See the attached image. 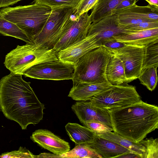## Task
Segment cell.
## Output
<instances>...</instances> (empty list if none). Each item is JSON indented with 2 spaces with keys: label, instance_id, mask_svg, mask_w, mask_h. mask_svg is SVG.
<instances>
[{
  "label": "cell",
  "instance_id": "14",
  "mask_svg": "<svg viewBox=\"0 0 158 158\" xmlns=\"http://www.w3.org/2000/svg\"><path fill=\"white\" fill-rule=\"evenodd\" d=\"M33 142L53 154L60 155L70 150L69 143L46 129L35 131L30 136Z\"/></svg>",
  "mask_w": 158,
  "mask_h": 158
},
{
  "label": "cell",
  "instance_id": "20",
  "mask_svg": "<svg viewBox=\"0 0 158 158\" xmlns=\"http://www.w3.org/2000/svg\"><path fill=\"white\" fill-rule=\"evenodd\" d=\"M114 142L144 158L146 152L145 147L140 142L135 143L128 140L115 132L108 131L98 135Z\"/></svg>",
  "mask_w": 158,
  "mask_h": 158
},
{
  "label": "cell",
  "instance_id": "36",
  "mask_svg": "<svg viewBox=\"0 0 158 158\" xmlns=\"http://www.w3.org/2000/svg\"><path fill=\"white\" fill-rule=\"evenodd\" d=\"M118 158H140V157L137 154L133 152H131L129 153L123 154Z\"/></svg>",
  "mask_w": 158,
  "mask_h": 158
},
{
  "label": "cell",
  "instance_id": "34",
  "mask_svg": "<svg viewBox=\"0 0 158 158\" xmlns=\"http://www.w3.org/2000/svg\"><path fill=\"white\" fill-rule=\"evenodd\" d=\"M139 0H123L111 11L113 14L117 11L130 5L136 4Z\"/></svg>",
  "mask_w": 158,
  "mask_h": 158
},
{
  "label": "cell",
  "instance_id": "13",
  "mask_svg": "<svg viewBox=\"0 0 158 158\" xmlns=\"http://www.w3.org/2000/svg\"><path fill=\"white\" fill-rule=\"evenodd\" d=\"M71 108L83 124L87 122L96 121L112 127L110 117L106 109L97 107L89 102L85 101L76 102L72 106Z\"/></svg>",
  "mask_w": 158,
  "mask_h": 158
},
{
  "label": "cell",
  "instance_id": "15",
  "mask_svg": "<svg viewBox=\"0 0 158 158\" xmlns=\"http://www.w3.org/2000/svg\"><path fill=\"white\" fill-rule=\"evenodd\" d=\"M73 83L68 96L77 101L89 100L91 97L109 89L112 85L109 82L98 83Z\"/></svg>",
  "mask_w": 158,
  "mask_h": 158
},
{
  "label": "cell",
  "instance_id": "24",
  "mask_svg": "<svg viewBox=\"0 0 158 158\" xmlns=\"http://www.w3.org/2000/svg\"><path fill=\"white\" fill-rule=\"evenodd\" d=\"M75 147L59 155L61 158H102V156L90 147L86 143L75 145Z\"/></svg>",
  "mask_w": 158,
  "mask_h": 158
},
{
  "label": "cell",
  "instance_id": "26",
  "mask_svg": "<svg viewBox=\"0 0 158 158\" xmlns=\"http://www.w3.org/2000/svg\"><path fill=\"white\" fill-rule=\"evenodd\" d=\"M157 68L151 67L143 69L138 77L141 84L151 91L154 90L157 85Z\"/></svg>",
  "mask_w": 158,
  "mask_h": 158
},
{
  "label": "cell",
  "instance_id": "16",
  "mask_svg": "<svg viewBox=\"0 0 158 158\" xmlns=\"http://www.w3.org/2000/svg\"><path fill=\"white\" fill-rule=\"evenodd\" d=\"M86 143L100 155L102 158H118L123 154L132 152L114 142L100 137L96 134L91 142Z\"/></svg>",
  "mask_w": 158,
  "mask_h": 158
},
{
  "label": "cell",
  "instance_id": "39",
  "mask_svg": "<svg viewBox=\"0 0 158 158\" xmlns=\"http://www.w3.org/2000/svg\"><path fill=\"white\" fill-rule=\"evenodd\" d=\"M87 0H81L80 2H85V1H87Z\"/></svg>",
  "mask_w": 158,
  "mask_h": 158
},
{
  "label": "cell",
  "instance_id": "28",
  "mask_svg": "<svg viewBox=\"0 0 158 158\" xmlns=\"http://www.w3.org/2000/svg\"><path fill=\"white\" fill-rule=\"evenodd\" d=\"M80 1L81 0H34V2L35 3L47 6L51 8L71 7L75 9Z\"/></svg>",
  "mask_w": 158,
  "mask_h": 158
},
{
  "label": "cell",
  "instance_id": "3",
  "mask_svg": "<svg viewBox=\"0 0 158 158\" xmlns=\"http://www.w3.org/2000/svg\"><path fill=\"white\" fill-rule=\"evenodd\" d=\"M52 8L35 3L0 9V16L16 24L26 33L33 43L40 33L49 16Z\"/></svg>",
  "mask_w": 158,
  "mask_h": 158
},
{
  "label": "cell",
  "instance_id": "6",
  "mask_svg": "<svg viewBox=\"0 0 158 158\" xmlns=\"http://www.w3.org/2000/svg\"><path fill=\"white\" fill-rule=\"evenodd\" d=\"M141 97L135 87L127 84L112 85L89 99L93 105L108 110L123 107L139 102Z\"/></svg>",
  "mask_w": 158,
  "mask_h": 158
},
{
  "label": "cell",
  "instance_id": "32",
  "mask_svg": "<svg viewBox=\"0 0 158 158\" xmlns=\"http://www.w3.org/2000/svg\"><path fill=\"white\" fill-rule=\"evenodd\" d=\"M158 28V21H145L124 27L127 31H134Z\"/></svg>",
  "mask_w": 158,
  "mask_h": 158
},
{
  "label": "cell",
  "instance_id": "2",
  "mask_svg": "<svg viewBox=\"0 0 158 158\" xmlns=\"http://www.w3.org/2000/svg\"><path fill=\"white\" fill-rule=\"evenodd\" d=\"M113 131L139 143L158 128V107L139 102L127 106L107 110Z\"/></svg>",
  "mask_w": 158,
  "mask_h": 158
},
{
  "label": "cell",
  "instance_id": "4",
  "mask_svg": "<svg viewBox=\"0 0 158 158\" xmlns=\"http://www.w3.org/2000/svg\"><path fill=\"white\" fill-rule=\"evenodd\" d=\"M112 54L103 46L86 53L75 64L73 82L98 83L108 82L106 71Z\"/></svg>",
  "mask_w": 158,
  "mask_h": 158
},
{
  "label": "cell",
  "instance_id": "30",
  "mask_svg": "<svg viewBox=\"0 0 158 158\" xmlns=\"http://www.w3.org/2000/svg\"><path fill=\"white\" fill-rule=\"evenodd\" d=\"M36 158V156L25 148L20 147L18 151L2 153L0 155V158Z\"/></svg>",
  "mask_w": 158,
  "mask_h": 158
},
{
  "label": "cell",
  "instance_id": "31",
  "mask_svg": "<svg viewBox=\"0 0 158 158\" xmlns=\"http://www.w3.org/2000/svg\"><path fill=\"white\" fill-rule=\"evenodd\" d=\"M83 124L92 130L98 135L107 132L113 131L112 127L104 123L99 122L89 121L86 122Z\"/></svg>",
  "mask_w": 158,
  "mask_h": 158
},
{
  "label": "cell",
  "instance_id": "11",
  "mask_svg": "<svg viewBox=\"0 0 158 158\" xmlns=\"http://www.w3.org/2000/svg\"><path fill=\"white\" fill-rule=\"evenodd\" d=\"M125 31L119 25L116 15L112 14L97 22L92 23L87 35L95 34L97 44L100 47L109 41L115 40V37Z\"/></svg>",
  "mask_w": 158,
  "mask_h": 158
},
{
  "label": "cell",
  "instance_id": "1",
  "mask_svg": "<svg viewBox=\"0 0 158 158\" xmlns=\"http://www.w3.org/2000/svg\"><path fill=\"white\" fill-rule=\"evenodd\" d=\"M22 75L10 73L0 80V110L7 119L16 122L23 130L42 119L44 104L39 100Z\"/></svg>",
  "mask_w": 158,
  "mask_h": 158
},
{
  "label": "cell",
  "instance_id": "17",
  "mask_svg": "<svg viewBox=\"0 0 158 158\" xmlns=\"http://www.w3.org/2000/svg\"><path fill=\"white\" fill-rule=\"evenodd\" d=\"M114 39L126 44L145 47L158 39V28L134 31L126 30L123 33L115 37Z\"/></svg>",
  "mask_w": 158,
  "mask_h": 158
},
{
  "label": "cell",
  "instance_id": "25",
  "mask_svg": "<svg viewBox=\"0 0 158 158\" xmlns=\"http://www.w3.org/2000/svg\"><path fill=\"white\" fill-rule=\"evenodd\" d=\"M158 66V39L145 47L143 69Z\"/></svg>",
  "mask_w": 158,
  "mask_h": 158
},
{
  "label": "cell",
  "instance_id": "35",
  "mask_svg": "<svg viewBox=\"0 0 158 158\" xmlns=\"http://www.w3.org/2000/svg\"><path fill=\"white\" fill-rule=\"evenodd\" d=\"M22 0H0V8L13 5Z\"/></svg>",
  "mask_w": 158,
  "mask_h": 158
},
{
  "label": "cell",
  "instance_id": "29",
  "mask_svg": "<svg viewBox=\"0 0 158 158\" xmlns=\"http://www.w3.org/2000/svg\"><path fill=\"white\" fill-rule=\"evenodd\" d=\"M146 149L144 158H158V138H146L140 142Z\"/></svg>",
  "mask_w": 158,
  "mask_h": 158
},
{
  "label": "cell",
  "instance_id": "9",
  "mask_svg": "<svg viewBox=\"0 0 158 158\" xmlns=\"http://www.w3.org/2000/svg\"><path fill=\"white\" fill-rule=\"evenodd\" d=\"M72 15L66 23L59 39L52 49L56 53L81 40L87 35L92 23L88 12L78 16L73 15V18Z\"/></svg>",
  "mask_w": 158,
  "mask_h": 158
},
{
  "label": "cell",
  "instance_id": "23",
  "mask_svg": "<svg viewBox=\"0 0 158 158\" xmlns=\"http://www.w3.org/2000/svg\"><path fill=\"white\" fill-rule=\"evenodd\" d=\"M0 34L20 39L27 43H32L26 33L16 24L0 16Z\"/></svg>",
  "mask_w": 158,
  "mask_h": 158
},
{
  "label": "cell",
  "instance_id": "33",
  "mask_svg": "<svg viewBox=\"0 0 158 158\" xmlns=\"http://www.w3.org/2000/svg\"><path fill=\"white\" fill-rule=\"evenodd\" d=\"M126 45V44L118 42L115 39L107 42L102 46L113 54L114 52L123 47Z\"/></svg>",
  "mask_w": 158,
  "mask_h": 158
},
{
  "label": "cell",
  "instance_id": "21",
  "mask_svg": "<svg viewBox=\"0 0 158 158\" xmlns=\"http://www.w3.org/2000/svg\"><path fill=\"white\" fill-rule=\"evenodd\" d=\"M123 0H98L90 15L92 23L112 15V10Z\"/></svg>",
  "mask_w": 158,
  "mask_h": 158
},
{
  "label": "cell",
  "instance_id": "18",
  "mask_svg": "<svg viewBox=\"0 0 158 158\" xmlns=\"http://www.w3.org/2000/svg\"><path fill=\"white\" fill-rule=\"evenodd\" d=\"M106 75L107 81L112 85L128 83L123 63L113 54L107 65Z\"/></svg>",
  "mask_w": 158,
  "mask_h": 158
},
{
  "label": "cell",
  "instance_id": "19",
  "mask_svg": "<svg viewBox=\"0 0 158 158\" xmlns=\"http://www.w3.org/2000/svg\"><path fill=\"white\" fill-rule=\"evenodd\" d=\"M65 128L70 139L75 145L91 142L96 134L88 127L76 123H68Z\"/></svg>",
  "mask_w": 158,
  "mask_h": 158
},
{
  "label": "cell",
  "instance_id": "38",
  "mask_svg": "<svg viewBox=\"0 0 158 158\" xmlns=\"http://www.w3.org/2000/svg\"><path fill=\"white\" fill-rule=\"evenodd\" d=\"M150 5L158 7V0H145Z\"/></svg>",
  "mask_w": 158,
  "mask_h": 158
},
{
  "label": "cell",
  "instance_id": "8",
  "mask_svg": "<svg viewBox=\"0 0 158 158\" xmlns=\"http://www.w3.org/2000/svg\"><path fill=\"white\" fill-rule=\"evenodd\" d=\"M74 68L75 65L58 59L34 65L25 70L23 75L26 77L41 80H72Z\"/></svg>",
  "mask_w": 158,
  "mask_h": 158
},
{
  "label": "cell",
  "instance_id": "7",
  "mask_svg": "<svg viewBox=\"0 0 158 158\" xmlns=\"http://www.w3.org/2000/svg\"><path fill=\"white\" fill-rule=\"evenodd\" d=\"M75 9L71 7L52 8L48 18L33 44L40 47L53 49L61 35L66 23Z\"/></svg>",
  "mask_w": 158,
  "mask_h": 158
},
{
  "label": "cell",
  "instance_id": "12",
  "mask_svg": "<svg viewBox=\"0 0 158 158\" xmlns=\"http://www.w3.org/2000/svg\"><path fill=\"white\" fill-rule=\"evenodd\" d=\"M94 34L87 35L85 38L57 53L60 60L75 65L78 60L88 52L100 46Z\"/></svg>",
  "mask_w": 158,
  "mask_h": 158
},
{
  "label": "cell",
  "instance_id": "37",
  "mask_svg": "<svg viewBox=\"0 0 158 158\" xmlns=\"http://www.w3.org/2000/svg\"><path fill=\"white\" fill-rule=\"evenodd\" d=\"M36 158H60L59 155L42 153L36 156Z\"/></svg>",
  "mask_w": 158,
  "mask_h": 158
},
{
  "label": "cell",
  "instance_id": "22",
  "mask_svg": "<svg viewBox=\"0 0 158 158\" xmlns=\"http://www.w3.org/2000/svg\"><path fill=\"white\" fill-rule=\"evenodd\" d=\"M129 12L138 17L153 21H158V7L148 5L139 6L136 4L119 10L113 14L119 12Z\"/></svg>",
  "mask_w": 158,
  "mask_h": 158
},
{
  "label": "cell",
  "instance_id": "10",
  "mask_svg": "<svg viewBox=\"0 0 158 158\" xmlns=\"http://www.w3.org/2000/svg\"><path fill=\"white\" fill-rule=\"evenodd\" d=\"M144 49L143 46L126 44L113 54L123 63L128 83L138 78L142 70Z\"/></svg>",
  "mask_w": 158,
  "mask_h": 158
},
{
  "label": "cell",
  "instance_id": "5",
  "mask_svg": "<svg viewBox=\"0 0 158 158\" xmlns=\"http://www.w3.org/2000/svg\"><path fill=\"white\" fill-rule=\"evenodd\" d=\"M58 59L57 53L52 49L27 43L17 45L8 53L4 64L10 73L23 75L25 70L34 65Z\"/></svg>",
  "mask_w": 158,
  "mask_h": 158
},
{
  "label": "cell",
  "instance_id": "27",
  "mask_svg": "<svg viewBox=\"0 0 158 158\" xmlns=\"http://www.w3.org/2000/svg\"><path fill=\"white\" fill-rule=\"evenodd\" d=\"M116 15L119 25L123 28L127 26L145 21H150L129 12H119Z\"/></svg>",
  "mask_w": 158,
  "mask_h": 158
}]
</instances>
